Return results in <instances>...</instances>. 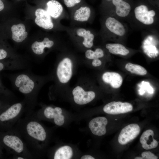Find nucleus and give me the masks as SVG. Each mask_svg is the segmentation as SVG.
<instances>
[{
    "label": "nucleus",
    "instance_id": "nucleus-1",
    "mask_svg": "<svg viewBox=\"0 0 159 159\" xmlns=\"http://www.w3.org/2000/svg\"><path fill=\"white\" fill-rule=\"evenodd\" d=\"M6 76L13 87L24 95L25 109L31 112L37 104L38 95L44 82V77L34 74L29 68L24 71Z\"/></svg>",
    "mask_w": 159,
    "mask_h": 159
},
{
    "label": "nucleus",
    "instance_id": "nucleus-2",
    "mask_svg": "<svg viewBox=\"0 0 159 159\" xmlns=\"http://www.w3.org/2000/svg\"><path fill=\"white\" fill-rule=\"evenodd\" d=\"M15 124L13 127L35 151L42 148L43 143L47 139V132L34 116L29 115L24 119H19Z\"/></svg>",
    "mask_w": 159,
    "mask_h": 159
},
{
    "label": "nucleus",
    "instance_id": "nucleus-3",
    "mask_svg": "<svg viewBox=\"0 0 159 159\" xmlns=\"http://www.w3.org/2000/svg\"><path fill=\"white\" fill-rule=\"evenodd\" d=\"M9 134L3 137L2 141L14 156H20L26 159L32 158V155L27 149L26 144L19 134L13 127Z\"/></svg>",
    "mask_w": 159,
    "mask_h": 159
},
{
    "label": "nucleus",
    "instance_id": "nucleus-4",
    "mask_svg": "<svg viewBox=\"0 0 159 159\" xmlns=\"http://www.w3.org/2000/svg\"><path fill=\"white\" fill-rule=\"evenodd\" d=\"M25 107L26 103L24 100L10 104L0 115V121L7 122L10 127H13L20 119Z\"/></svg>",
    "mask_w": 159,
    "mask_h": 159
},
{
    "label": "nucleus",
    "instance_id": "nucleus-5",
    "mask_svg": "<svg viewBox=\"0 0 159 159\" xmlns=\"http://www.w3.org/2000/svg\"><path fill=\"white\" fill-rule=\"evenodd\" d=\"M65 31L72 39L81 41L85 48L89 49L93 47L95 35L89 29L80 26H66Z\"/></svg>",
    "mask_w": 159,
    "mask_h": 159
},
{
    "label": "nucleus",
    "instance_id": "nucleus-6",
    "mask_svg": "<svg viewBox=\"0 0 159 159\" xmlns=\"http://www.w3.org/2000/svg\"><path fill=\"white\" fill-rule=\"evenodd\" d=\"M92 15L91 8L87 6H82L72 10L70 13L71 26H79L89 22Z\"/></svg>",
    "mask_w": 159,
    "mask_h": 159
},
{
    "label": "nucleus",
    "instance_id": "nucleus-7",
    "mask_svg": "<svg viewBox=\"0 0 159 159\" xmlns=\"http://www.w3.org/2000/svg\"><path fill=\"white\" fill-rule=\"evenodd\" d=\"M72 62L69 57L64 58L57 64L56 69V74L57 79L61 83H66L72 77Z\"/></svg>",
    "mask_w": 159,
    "mask_h": 159
},
{
    "label": "nucleus",
    "instance_id": "nucleus-8",
    "mask_svg": "<svg viewBox=\"0 0 159 159\" xmlns=\"http://www.w3.org/2000/svg\"><path fill=\"white\" fill-rule=\"evenodd\" d=\"M134 12L136 19L141 23L150 25L154 23L156 12L154 10H149L146 6L141 5L137 6Z\"/></svg>",
    "mask_w": 159,
    "mask_h": 159
},
{
    "label": "nucleus",
    "instance_id": "nucleus-9",
    "mask_svg": "<svg viewBox=\"0 0 159 159\" xmlns=\"http://www.w3.org/2000/svg\"><path fill=\"white\" fill-rule=\"evenodd\" d=\"M140 129L136 124L129 125L124 127L121 131L118 140L122 145H125L135 138L139 134Z\"/></svg>",
    "mask_w": 159,
    "mask_h": 159
},
{
    "label": "nucleus",
    "instance_id": "nucleus-10",
    "mask_svg": "<svg viewBox=\"0 0 159 159\" xmlns=\"http://www.w3.org/2000/svg\"><path fill=\"white\" fill-rule=\"evenodd\" d=\"M133 106L130 103L113 101L105 105L103 108L106 113L115 115L126 113L132 110Z\"/></svg>",
    "mask_w": 159,
    "mask_h": 159
},
{
    "label": "nucleus",
    "instance_id": "nucleus-11",
    "mask_svg": "<svg viewBox=\"0 0 159 159\" xmlns=\"http://www.w3.org/2000/svg\"><path fill=\"white\" fill-rule=\"evenodd\" d=\"M72 93L74 102L79 105L87 104L95 97V94L92 91H86L80 86H77L73 90Z\"/></svg>",
    "mask_w": 159,
    "mask_h": 159
},
{
    "label": "nucleus",
    "instance_id": "nucleus-12",
    "mask_svg": "<svg viewBox=\"0 0 159 159\" xmlns=\"http://www.w3.org/2000/svg\"><path fill=\"white\" fill-rule=\"evenodd\" d=\"M104 26L108 31L117 36L122 37L125 34L126 30L123 24L113 17L109 16L106 18Z\"/></svg>",
    "mask_w": 159,
    "mask_h": 159
},
{
    "label": "nucleus",
    "instance_id": "nucleus-13",
    "mask_svg": "<svg viewBox=\"0 0 159 159\" xmlns=\"http://www.w3.org/2000/svg\"><path fill=\"white\" fill-rule=\"evenodd\" d=\"M36 17L35 23L39 27L44 29L50 30L54 27L52 18L47 11L43 9H37L35 12Z\"/></svg>",
    "mask_w": 159,
    "mask_h": 159
},
{
    "label": "nucleus",
    "instance_id": "nucleus-14",
    "mask_svg": "<svg viewBox=\"0 0 159 159\" xmlns=\"http://www.w3.org/2000/svg\"><path fill=\"white\" fill-rule=\"evenodd\" d=\"M42 111L44 117L48 119L53 120L56 125L60 126L64 124V117L62 115V110L60 107L47 106Z\"/></svg>",
    "mask_w": 159,
    "mask_h": 159
},
{
    "label": "nucleus",
    "instance_id": "nucleus-15",
    "mask_svg": "<svg viewBox=\"0 0 159 159\" xmlns=\"http://www.w3.org/2000/svg\"><path fill=\"white\" fill-rule=\"evenodd\" d=\"M52 18L57 19L67 18L62 4L56 0H50L46 3L45 10Z\"/></svg>",
    "mask_w": 159,
    "mask_h": 159
},
{
    "label": "nucleus",
    "instance_id": "nucleus-16",
    "mask_svg": "<svg viewBox=\"0 0 159 159\" xmlns=\"http://www.w3.org/2000/svg\"><path fill=\"white\" fill-rule=\"evenodd\" d=\"M107 122V120L106 117H98L93 119L90 122L89 127L93 134L101 136L106 133V126Z\"/></svg>",
    "mask_w": 159,
    "mask_h": 159
},
{
    "label": "nucleus",
    "instance_id": "nucleus-17",
    "mask_svg": "<svg viewBox=\"0 0 159 159\" xmlns=\"http://www.w3.org/2000/svg\"><path fill=\"white\" fill-rule=\"evenodd\" d=\"M29 62L24 60H0V72L4 70H15L27 68Z\"/></svg>",
    "mask_w": 159,
    "mask_h": 159
},
{
    "label": "nucleus",
    "instance_id": "nucleus-18",
    "mask_svg": "<svg viewBox=\"0 0 159 159\" xmlns=\"http://www.w3.org/2000/svg\"><path fill=\"white\" fill-rule=\"evenodd\" d=\"M54 42L46 37L40 42L36 41L31 46L32 52L36 56H42L45 52L46 48L50 49L54 46Z\"/></svg>",
    "mask_w": 159,
    "mask_h": 159
},
{
    "label": "nucleus",
    "instance_id": "nucleus-19",
    "mask_svg": "<svg viewBox=\"0 0 159 159\" xmlns=\"http://www.w3.org/2000/svg\"><path fill=\"white\" fill-rule=\"evenodd\" d=\"M154 135L153 131L150 129L147 130L142 133L140 141L143 148L148 150L157 147L158 142L153 138Z\"/></svg>",
    "mask_w": 159,
    "mask_h": 159
},
{
    "label": "nucleus",
    "instance_id": "nucleus-20",
    "mask_svg": "<svg viewBox=\"0 0 159 159\" xmlns=\"http://www.w3.org/2000/svg\"><path fill=\"white\" fill-rule=\"evenodd\" d=\"M102 79L105 83L109 84L114 88H118L122 85L123 80L119 73L113 72H106L102 76Z\"/></svg>",
    "mask_w": 159,
    "mask_h": 159
},
{
    "label": "nucleus",
    "instance_id": "nucleus-21",
    "mask_svg": "<svg viewBox=\"0 0 159 159\" xmlns=\"http://www.w3.org/2000/svg\"><path fill=\"white\" fill-rule=\"evenodd\" d=\"M13 40L17 43L22 42L27 37V32L26 31L24 25L22 24H19L12 25L11 27Z\"/></svg>",
    "mask_w": 159,
    "mask_h": 159
},
{
    "label": "nucleus",
    "instance_id": "nucleus-22",
    "mask_svg": "<svg viewBox=\"0 0 159 159\" xmlns=\"http://www.w3.org/2000/svg\"><path fill=\"white\" fill-rule=\"evenodd\" d=\"M112 1L115 6L116 13L118 16L125 17L129 14L131 6L128 3L123 0H112Z\"/></svg>",
    "mask_w": 159,
    "mask_h": 159
},
{
    "label": "nucleus",
    "instance_id": "nucleus-23",
    "mask_svg": "<svg viewBox=\"0 0 159 159\" xmlns=\"http://www.w3.org/2000/svg\"><path fill=\"white\" fill-rule=\"evenodd\" d=\"M105 47L109 52L114 54L126 56L130 52L129 50L125 46L119 43H107Z\"/></svg>",
    "mask_w": 159,
    "mask_h": 159
},
{
    "label": "nucleus",
    "instance_id": "nucleus-24",
    "mask_svg": "<svg viewBox=\"0 0 159 159\" xmlns=\"http://www.w3.org/2000/svg\"><path fill=\"white\" fill-rule=\"evenodd\" d=\"M73 154V150L71 147L64 146L60 147L55 151L54 159H69L72 158Z\"/></svg>",
    "mask_w": 159,
    "mask_h": 159
},
{
    "label": "nucleus",
    "instance_id": "nucleus-25",
    "mask_svg": "<svg viewBox=\"0 0 159 159\" xmlns=\"http://www.w3.org/2000/svg\"><path fill=\"white\" fill-rule=\"evenodd\" d=\"M9 48L4 43H0V60H24L12 54Z\"/></svg>",
    "mask_w": 159,
    "mask_h": 159
},
{
    "label": "nucleus",
    "instance_id": "nucleus-26",
    "mask_svg": "<svg viewBox=\"0 0 159 159\" xmlns=\"http://www.w3.org/2000/svg\"><path fill=\"white\" fill-rule=\"evenodd\" d=\"M125 68L127 71L133 74L143 76L147 74V70L142 66L131 63H128L125 65Z\"/></svg>",
    "mask_w": 159,
    "mask_h": 159
},
{
    "label": "nucleus",
    "instance_id": "nucleus-27",
    "mask_svg": "<svg viewBox=\"0 0 159 159\" xmlns=\"http://www.w3.org/2000/svg\"><path fill=\"white\" fill-rule=\"evenodd\" d=\"M0 72V95L6 98L11 103L16 102L15 96L14 93L7 88L2 83Z\"/></svg>",
    "mask_w": 159,
    "mask_h": 159
},
{
    "label": "nucleus",
    "instance_id": "nucleus-28",
    "mask_svg": "<svg viewBox=\"0 0 159 159\" xmlns=\"http://www.w3.org/2000/svg\"><path fill=\"white\" fill-rule=\"evenodd\" d=\"M104 55V52L102 49L100 48H96L93 51L90 49H88L85 52V57L87 59H94L103 57Z\"/></svg>",
    "mask_w": 159,
    "mask_h": 159
},
{
    "label": "nucleus",
    "instance_id": "nucleus-29",
    "mask_svg": "<svg viewBox=\"0 0 159 159\" xmlns=\"http://www.w3.org/2000/svg\"><path fill=\"white\" fill-rule=\"evenodd\" d=\"M64 4L69 8H72L80 4L82 0H63Z\"/></svg>",
    "mask_w": 159,
    "mask_h": 159
},
{
    "label": "nucleus",
    "instance_id": "nucleus-30",
    "mask_svg": "<svg viewBox=\"0 0 159 159\" xmlns=\"http://www.w3.org/2000/svg\"><path fill=\"white\" fill-rule=\"evenodd\" d=\"M142 157L145 159H157L158 157L150 151H145L141 154Z\"/></svg>",
    "mask_w": 159,
    "mask_h": 159
},
{
    "label": "nucleus",
    "instance_id": "nucleus-31",
    "mask_svg": "<svg viewBox=\"0 0 159 159\" xmlns=\"http://www.w3.org/2000/svg\"><path fill=\"white\" fill-rule=\"evenodd\" d=\"M102 64L101 61L99 59H94L92 62V65L95 67L99 66L101 65Z\"/></svg>",
    "mask_w": 159,
    "mask_h": 159
},
{
    "label": "nucleus",
    "instance_id": "nucleus-32",
    "mask_svg": "<svg viewBox=\"0 0 159 159\" xmlns=\"http://www.w3.org/2000/svg\"><path fill=\"white\" fill-rule=\"evenodd\" d=\"M81 159H95V158L90 155H83L81 158Z\"/></svg>",
    "mask_w": 159,
    "mask_h": 159
},
{
    "label": "nucleus",
    "instance_id": "nucleus-33",
    "mask_svg": "<svg viewBox=\"0 0 159 159\" xmlns=\"http://www.w3.org/2000/svg\"><path fill=\"white\" fill-rule=\"evenodd\" d=\"M4 5L3 2L0 0V12L2 11L4 9Z\"/></svg>",
    "mask_w": 159,
    "mask_h": 159
},
{
    "label": "nucleus",
    "instance_id": "nucleus-34",
    "mask_svg": "<svg viewBox=\"0 0 159 159\" xmlns=\"http://www.w3.org/2000/svg\"><path fill=\"white\" fill-rule=\"evenodd\" d=\"M14 158L17 159H26L25 158L20 156H14Z\"/></svg>",
    "mask_w": 159,
    "mask_h": 159
},
{
    "label": "nucleus",
    "instance_id": "nucleus-35",
    "mask_svg": "<svg viewBox=\"0 0 159 159\" xmlns=\"http://www.w3.org/2000/svg\"><path fill=\"white\" fill-rule=\"evenodd\" d=\"M135 159H143V158L142 157H137L135 158Z\"/></svg>",
    "mask_w": 159,
    "mask_h": 159
},
{
    "label": "nucleus",
    "instance_id": "nucleus-36",
    "mask_svg": "<svg viewBox=\"0 0 159 159\" xmlns=\"http://www.w3.org/2000/svg\"><path fill=\"white\" fill-rule=\"evenodd\" d=\"M1 103L0 102V107L1 106Z\"/></svg>",
    "mask_w": 159,
    "mask_h": 159
},
{
    "label": "nucleus",
    "instance_id": "nucleus-37",
    "mask_svg": "<svg viewBox=\"0 0 159 159\" xmlns=\"http://www.w3.org/2000/svg\"><path fill=\"white\" fill-rule=\"evenodd\" d=\"M106 0L109 1H110V0Z\"/></svg>",
    "mask_w": 159,
    "mask_h": 159
}]
</instances>
